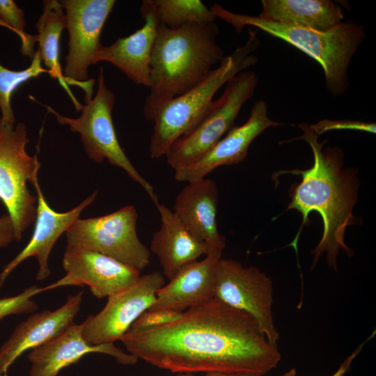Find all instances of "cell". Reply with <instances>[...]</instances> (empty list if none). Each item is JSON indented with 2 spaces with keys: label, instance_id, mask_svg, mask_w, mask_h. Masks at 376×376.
<instances>
[{
  "label": "cell",
  "instance_id": "obj_1",
  "mask_svg": "<svg viewBox=\"0 0 376 376\" xmlns=\"http://www.w3.org/2000/svg\"><path fill=\"white\" fill-rule=\"evenodd\" d=\"M120 340L138 359L173 373L265 376L281 360L253 318L215 298L169 323L130 329Z\"/></svg>",
  "mask_w": 376,
  "mask_h": 376
},
{
  "label": "cell",
  "instance_id": "obj_2",
  "mask_svg": "<svg viewBox=\"0 0 376 376\" xmlns=\"http://www.w3.org/2000/svg\"><path fill=\"white\" fill-rule=\"evenodd\" d=\"M303 134L290 141L302 139L306 141L313 153V164L306 170L285 171L301 175V180L290 190L291 201L287 210H295L303 217L302 224L291 244L297 249L299 232L308 221L311 212L320 214L323 222L322 236L313 255L312 268L322 253H326L329 267L336 270V258L340 250L352 256L353 251L345 242L347 226L357 223L352 210L357 201L358 180L356 171L343 169V153L338 148H326L325 141L320 142L318 136L305 123L299 125Z\"/></svg>",
  "mask_w": 376,
  "mask_h": 376
},
{
  "label": "cell",
  "instance_id": "obj_3",
  "mask_svg": "<svg viewBox=\"0 0 376 376\" xmlns=\"http://www.w3.org/2000/svg\"><path fill=\"white\" fill-rule=\"evenodd\" d=\"M215 23L169 29L159 23L150 61V93L157 101L180 95L198 84L225 56Z\"/></svg>",
  "mask_w": 376,
  "mask_h": 376
},
{
  "label": "cell",
  "instance_id": "obj_4",
  "mask_svg": "<svg viewBox=\"0 0 376 376\" xmlns=\"http://www.w3.org/2000/svg\"><path fill=\"white\" fill-rule=\"evenodd\" d=\"M248 34L242 46L225 56L216 68L185 93L162 100H145L144 116L153 122L148 146L151 159L165 156L173 143L201 120L217 91L237 74L257 63L258 58L253 54L260 44L257 32L249 29Z\"/></svg>",
  "mask_w": 376,
  "mask_h": 376
},
{
  "label": "cell",
  "instance_id": "obj_5",
  "mask_svg": "<svg viewBox=\"0 0 376 376\" xmlns=\"http://www.w3.org/2000/svg\"><path fill=\"white\" fill-rule=\"evenodd\" d=\"M210 10L217 17L232 25L237 33L253 26L279 38L315 60L324 71L326 86L334 96L349 86L347 70L351 60L365 38L363 26L354 21L342 22L325 31L272 22L245 14L233 13L215 3Z\"/></svg>",
  "mask_w": 376,
  "mask_h": 376
},
{
  "label": "cell",
  "instance_id": "obj_6",
  "mask_svg": "<svg viewBox=\"0 0 376 376\" xmlns=\"http://www.w3.org/2000/svg\"><path fill=\"white\" fill-rule=\"evenodd\" d=\"M85 104H75L81 114L72 118L62 116L52 108L45 106L54 114L57 122L68 125L72 132L79 133L88 157L98 163L107 160L111 165L125 171L130 178L138 183L155 203L158 202L153 186L135 169L118 140L112 120L115 95L107 88L104 70L100 68L97 90L95 95L85 97Z\"/></svg>",
  "mask_w": 376,
  "mask_h": 376
},
{
  "label": "cell",
  "instance_id": "obj_7",
  "mask_svg": "<svg viewBox=\"0 0 376 376\" xmlns=\"http://www.w3.org/2000/svg\"><path fill=\"white\" fill-rule=\"evenodd\" d=\"M27 128L5 123L0 118V201L7 209L19 241L33 224L37 213V196L28 189L27 182L38 177L40 164L38 155H29Z\"/></svg>",
  "mask_w": 376,
  "mask_h": 376
},
{
  "label": "cell",
  "instance_id": "obj_8",
  "mask_svg": "<svg viewBox=\"0 0 376 376\" xmlns=\"http://www.w3.org/2000/svg\"><path fill=\"white\" fill-rule=\"evenodd\" d=\"M258 82L252 71H242L227 83L223 94L213 100L201 120L176 139L165 156L174 171L201 159L233 127L243 104L253 95Z\"/></svg>",
  "mask_w": 376,
  "mask_h": 376
},
{
  "label": "cell",
  "instance_id": "obj_9",
  "mask_svg": "<svg viewBox=\"0 0 376 376\" xmlns=\"http://www.w3.org/2000/svg\"><path fill=\"white\" fill-rule=\"evenodd\" d=\"M138 213L127 205L110 214L78 219L66 230L67 244L110 256L139 270L150 263V251L136 231Z\"/></svg>",
  "mask_w": 376,
  "mask_h": 376
},
{
  "label": "cell",
  "instance_id": "obj_10",
  "mask_svg": "<svg viewBox=\"0 0 376 376\" xmlns=\"http://www.w3.org/2000/svg\"><path fill=\"white\" fill-rule=\"evenodd\" d=\"M214 298L249 315L267 340L277 346L280 336L272 310L273 283L258 268L221 258L215 270Z\"/></svg>",
  "mask_w": 376,
  "mask_h": 376
},
{
  "label": "cell",
  "instance_id": "obj_11",
  "mask_svg": "<svg viewBox=\"0 0 376 376\" xmlns=\"http://www.w3.org/2000/svg\"><path fill=\"white\" fill-rule=\"evenodd\" d=\"M68 32V52L63 77L91 97L95 79H88V68L102 45L100 35L116 3L114 0H62Z\"/></svg>",
  "mask_w": 376,
  "mask_h": 376
},
{
  "label": "cell",
  "instance_id": "obj_12",
  "mask_svg": "<svg viewBox=\"0 0 376 376\" xmlns=\"http://www.w3.org/2000/svg\"><path fill=\"white\" fill-rule=\"evenodd\" d=\"M165 284L159 271L141 276L125 290L108 297L104 307L81 323L84 339L91 345L120 340L134 321L149 309Z\"/></svg>",
  "mask_w": 376,
  "mask_h": 376
},
{
  "label": "cell",
  "instance_id": "obj_13",
  "mask_svg": "<svg viewBox=\"0 0 376 376\" xmlns=\"http://www.w3.org/2000/svg\"><path fill=\"white\" fill-rule=\"evenodd\" d=\"M66 275L61 286L88 285L92 294L102 299L113 295L133 284L140 270L97 251L67 244L63 257Z\"/></svg>",
  "mask_w": 376,
  "mask_h": 376
},
{
  "label": "cell",
  "instance_id": "obj_14",
  "mask_svg": "<svg viewBox=\"0 0 376 376\" xmlns=\"http://www.w3.org/2000/svg\"><path fill=\"white\" fill-rule=\"evenodd\" d=\"M31 184L36 190L38 200L33 233L26 246L0 273V288L10 273L30 257L36 258L38 263L39 269L36 279L40 281L48 278L51 274L49 258L55 243L79 219L81 212L94 201L97 195V191H95L73 209L58 212L47 202L40 187L38 177L33 179Z\"/></svg>",
  "mask_w": 376,
  "mask_h": 376
},
{
  "label": "cell",
  "instance_id": "obj_15",
  "mask_svg": "<svg viewBox=\"0 0 376 376\" xmlns=\"http://www.w3.org/2000/svg\"><path fill=\"white\" fill-rule=\"evenodd\" d=\"M283 125L268 116L267 104L258 100L253 104L246 122L233 126L210 150L195 163L175 170L178 182H189L205 178L221 166L238 164L246 157L253 141L266 129Z\"/></svg>",
  "mask_w": 376,
  "mask_h": 376
},
{
  "label": "cell",
  "instance_id": "obj_16",
  "mask_svg": "<svg viewBox=\"0 0 376 376\" xmlns=\"http://www.w3.org/2000/svg\"><path fill=\"white\" fill-rule=\"evenodd\" d=\"M141 13L143 26L131 35L118 38L109 46H102L93 65L106 61L116 66L138 85L150 86L151 54L159 20L154 0L142 1Z\"/></svg>",
  "mask_w": 376,
  "mask_h": 376
},
{
  "label": "cell",
  "instance_id": "obj_17",
  "mask_svg": "<svg viewBox=\"0 0 376 376\" xmlns=\"http://www.w3.org/2000/svg\"><path fill=\"white\" fill-rule=\"evenodd\" d=\"M82 297V291L70 295L56 310L35 313L19 323L0 347V374H7L10 366L24 352L53 340L74 324Z\"/></svg>",
  "mask_w": 376,
  "mask_h": 376
},
{
  "label": "cell",
  "instance_id": "obj_18",
  "mask_svg": "<svg viewBox=\"0 0 376 376\" xmlns=\"http://www.w3.org/2000/svg\"><path fill=\"white\" fill-rule=\"evenodd\" d=\"M90 353L108 354L123 365H132L138 359L113 343L88 344L83 338L81 324H72L53 340L31 350L29 376H56L64 368L77 363Z\"/></svg>",
  "mask_w": 376,
  "mask_h": 376
},
{
  "label": "cell",
  "instance_id": "obj_19",
  "mask_svg": "<svg viewBox=\"0 0 376 376\" xmlns=\"http://www.w3.org/2000/svg\"><path fill=\"white\" fill-rule=\"evenodd\" d=\"M219 191L214 180L203 178L187 182L175 197L173 212L185 228L212 250H224L217 215Z\"/></svg>",
  "mask_w": 376,
  "mask_h": 376
},
{
  "label": "cell",
  "instance_id": "obj_20",
  "mask_svg": "<svg viewBox=\"0 0 376 376\" xmlns=\"http://www.w3.org/2000/svg\"><path fill=\"white\" fill-rule=\"evenodd\" d=\"M222 251L213 250L203 260L182 269L157 291L155 301L149 309L182 312L214 298L215 270Z\"/></svg>",
  "mask_w": 376,
  "mask_h": 376
},
{
  "label": "cell",
  "instance_id": "obj_21",
  "mask_svg": "<svg viewBox=\"0 0 376 376\" xmlns=\"http://www.w3.org/2000/svg\"><path fill=\"white\" fill-rule=\"evenodd\" d=\"M155 204L161 224L152 235L150 251L158 258L164 276L171 280L185 267L213 250L197 240L172 210L159 201Z\"/></svg>",
  "mask_w": 376,
  "mask_h": 376
},
{
  "label": "cell",
  "instance_id": "obj_22",
  "mask_svg": "<svg viewBox=\"0 0 376 376\" xmlns=\"http://www.w3.org/2000/svg\"><path fill=\"white\" fill-rule=\"evenodd\" d=\"M261 4L262 19L319 31L330 29L344 19L339 5L330 0H262Z\"/></svg>",
  "mask_w": 376,
  "mask_h": 376
},
{
  "label": "cell",
  "instance_id": "obj_23",
  "mask_svg": "<svg viewBox=\"0 0 376 376\" xmlns=\"http://www.w3.org/2000/svg\"><path fill=\"white\" fill-rule=\"evenodd\" d=\"M36 35L38 48L36 51L54 79L65 84V79L59 62L60 39L66 29V15L61 2L56 0L43 1L42 13L36 24Z\"/></svg>",
  "mask_w": 376,
  "mask_h": 376
},
{
  "label": "cell",
  "instance_id": "obj_24",
  "mask_svg": "<svg viewBox=\"0 0 376 376\" xmlns=\"http://www.w3.org/2000/svg\"><path fill=\"white\" fill-rule=\"evenodd\" d=\"M159 22L169 29L215 22L217 17L200 0H154Z\"/></svg>",
  "mask_w": 376,
  "mask_h": 376
},
{
  "label": "cell",
  "instance_id": "obj_25",
  "mask_svg": "<svg viewBox=\"0 0 376 376\" xmlns=\"http://www.w3.org/2000/svg\"><path fill=\"white\" fill-rule=\"evenodd\" d=\"M42 61L35 52L29 66L22 70H13L0 63V110L2 120L10 125H15V118L11 107L10 99L13 93L22 84L38 77L48 70L42 67Z\"/></svg>",
  "mask_w": 376,
  "mask_h": 376
},
{
  "label": "cell",
  "instance_id": "obj_26",
  "mask_svg": "<svg viewBox=\"0 0 376 376\" xmlns=\"http://www.w3.org/2000/svg\"><path fill=\"white\" fill-rule=\"evenodd\" d=\"M0 25L13 31L21 41V52L31 59L33 57L36 35L25 31L26 21L23 10L13 0H0Z\"/></svg>",
  "mask_w": 376,
  "mask_h": 376
},
{
  "label": "cell",
  "instance_id": "obj_27",
  "mask_svg": "<svg viewBox=\"0 0 376 376\" xmlns=\"http://www.w3.org/2000/svg\"><path fill=\"white\" fill-rule=\"evenodd\" d=\"M56 288H58L56 282L42 288L33 285L17 295L0 299V320L10 315L34 312L38 304L32 298L42 292Z\"/></svg>",
  "mask_w": 376,
  "mask_h": 376
},
{
  "label": "cell",
  "instance_id": "obj_28",
  "mask_svg": "<svg viewBox=\"0 0 376 376\" xmlns=\"http://www.w3.org/2000/svg\"><path fill=\"white\" fill-rule=\"evenodd\" d=\"M309 127L318 135L331 130H350L370 133L376 132L375 123L354 120H329L323 119L309 125Z\"/></svg>",
  "mask_w": 376,
  "mask_h": 376
},
{
  "label": "cell",
  "instance_id": "obj_29",
  "mask_svg": "<svg viewBox=\"0 0 376 376\" xmlns=\"http://www.w3.org/2000/svg\"><path fill=\"white\" fill-rule=\"evenodd\" d=\"M182 312L166 309H148L134 321L130 329L141 330L166 324L179 318Z\"/></svg>",
  "mask_w": 376,
  "mask_h": 376
},
{
  "label": "cell",
  "instance_id": "obj_30",
  "mask_svg": "<svg viewBox=\"0 0 376 376\" xmlns=\"http://www.w3.org/2000/svg\"><path fill=\"white\" fill-rule=\"evenodd\" d=\"M15 240V231L12 220L8 214L0 216V248L10 244Z\"/></svg>",
  "mask_w": 376,
  "mask_h": 376
},
{
  "label": "cell",
  "instance_id": "obj_31",
  "mask_svg": "<svg viewBox=\"0 0 376 376\" xmlns=\"http://www.w3.org/2000/svg\"><path fill=\"white\" fill-rule=\"evenodd\" d=\"M375 333L372 334L368 338H367L363 343H362L351 354H350L346 359L341 363L339 368L331 376H345L347 371L350 370L351 364L355 357L362 350L364 345L374 336Z\"/></svg>",
  "mask_w": 376,
  "mask_h": 376
},
{
  "label": "cell",
  "instance_id": "obj_32",
  "mask_svg": "<svg viewBox=\"0 0 376 376\" xmlns=\"http://www.w3.org/2000/svg\"><path fill=\"white\" fill-rule=\"evenodd\" d=\"M178 376H196L191 374L188 375H181ZM203 376H258V375H242V374H223V373H207L205 375Z\"/></svg>",
  "mask_w": 376,
  "mask_h": 376
},
{
  "label": "cell",
  "instance_id": "obj_33",
  "mask_svg": "<svg viewBox=\"0 0 376 376\" xmlns=\"http://www.w3.org/2000/svg\"><path fill=\"white\" fill-rule=\"evenodd\" d=\"M281 376H297V370L292 368Z\"/></svg>",
  "mask_w": 376,
  "mask_h": 376
},
{
  "label": "cell",
  "instance_id": "obj_34",
  "mask_svg": "<svg viewBox=\"0 0 376 376\" xmlns=\"http://www.w3.org/2000/svg\"><path fill=\"white\" fill-rule=\"evenodd\" d=\"M0 376H8L7 374H0Z\"/></svg>",
  "mask_w": 376,
  "mask_h": 376
}]
</instances>
